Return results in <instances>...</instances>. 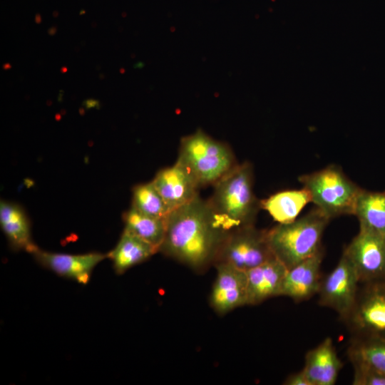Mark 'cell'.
Here are the masks:
<instances>
[{
  "instance_id": "6da1fadb",
  "label": "cell",
  "mask_w": 385,
  "mask_h": 385,
  "mask_svg": "<svg viewBox=\"0 0 385 385\" xmlns=\"http://www.w3.org/2000/svg\"><path fill=\"white\" fill-rule=\"evenodd\" d=\"M232 230L199 195L173 210L166 218L160 251L195 270L214 263Z\"/></svg>"
},
{
  "instance_id": "7a4b0ae2",
  "label": "cell",
  "mask_w": 385,
  "mask_h": 385,
  "mask_svg": "<svg viewBox=\"0 0 385 385\" xmlns=\"http://www.w3.org/2000/svg\"><path fill=\"white\" fill-rule=\"evenodd\" d=\"M253 168L245 161L237 164L213 186L207 201L231 230L252 225L261 202L253 190Z\"/></svg>"
},
{
  "instance_id": "3957f363",
  "label": "cell",
  "mask_w": 385,
  "mask_h": 385,
  "mask_svg": "<svg viewBox=\"0 0 385 385\" xmlns=\"http://www.w3.org/2000/svg\"><path fill=\"white\" fill-rule=\"evenodd\" d=\"M330 220L316 207L294 221L267 230L270 247L289 270L321 250V240Z\"/></svg>"
},
{
  "instance_id": "277c9868",
  "label": "cell",
  "mask_w": 385,
  "mask_h": 385,
  "mask_svg": "<svg viewBox=\"0 0 385 385\" xmlns=\"http://www.w3.org/2000/svg\"><path fill=\"white\" fill-rule=\"evenodd\" d=\"M177 160L192 173L200 188L213 185L238 164L227 143L200 128L181 138Z\"/></svg>"
},
{
  "instance_id": "5b68a950",
  "label": "cell",
  "mask_w": 385,
  "mask_h": 385,
  "mask_svg": "<svg viewBox=\"0 0 385 385\" xmlns=\"http://www.w3.org/2000/svg\"><path fill=\"white\" fill-rule=\"evenodd\" d=\"M299 181L306 188L315 205L329 220L353 215L359 195L363 189L352 182L336 165L302 175Z\"/></svg>"
},
{
  "instance_id": "8992f818",
  "label": "cell",
  "mask_w": 385,
  "mask_h": 385,
  "mask_svg": "<svg viewBox=\"0 0 385 385\" xmlns=\"http://www.w3.org/2000/svg\"><path fill=\"white\" fill-rule=\"evenodd\" d=\"M274 257L267 230H257L252 225L228 233L214 264L225 263L246 272Z\"/></svg>"
},
{
  "instance_id": "52a82bcc",
  "label": "cell",
  "mask_w": 385,
  "mask_h": 385,
  "mask_svg": "<svg viewBox=\"0 0 385 385\" xmlns=\"http://www.w3.org/2000/svg\"><path fill=\"white\" fill-rule=\"evenodd\" d=\"M359 281L385 280V235L359 228L344 250Z\"/></svg>"
},
{
  "instance_id": "ba28073f",
  "label": "cell",
  "mask_w": 385,
  "mask_h": 385,
  "mask_svg": "<svg viewBox=\"0 0 385 385\" xmlns=\"http://www.w3.org/2000/svg\"><path fill=\"white\" fill-rule=\"evenodd\" d=\"M359 282L354 267L343 252L335 268L320 282V304L344 318L350 316L356 302Z\"/></svg>"
},
{
  "instance_id": "9c48e42d",
  "label": "cell",
  "mask_w": 385,
  "mask_h": 385,
  "mask_svg": "<svg viewBox=\"0 0 385 385\" xmlns=\"http://www.w3.org/2000/svg\"><path fill=\"white\" fill-rule=\"evenodd\" d=\"M350 315L364 339L385 338V280L367 282Z\"/></svg>"
},
{
  "instance_id": "30bf717a",
  "label": "cell",
  "mask_w": 385,
  "mask_h": 385,
  "mask_svg": "<svg viewBox=\"0 0 385 385\" xmlns=\"http://www.w3.org/2000/svg\"><path fill=\"white\" fill-rule=\"evenodd\" d=\"M42 267L56 274L87 284L94 268L107 254L92 252L83 254L52 252L40 249L38 246L30 253Z\"/></svg>"
},
{
  "instance_id": "8fae6325",
  "label": "cell",
  "mask_w": 385,
  "mask_h": 385,
  "mask_svg": "<svg viewBox=\"0 0 385 385\" xmlns=\"http://www.w3.org/2000/svg\"><path fill=\"white\" fill-rule=\"evenodd\" d=\"M217 275L210 304L219 314L247 304V279L245 271L225 263L215 264Z\"/></svg>"
},
{
  "instance_id": "7c38bea8",
  "label": "cell",
  "mask_w": 385,
  "mask_h": 385,
  "mask_svg": "<svg viewBox=\"0 0 385 385\" xmlns=\"http://www.w3.org/2000/svg\"><path fill=\"white\" fill-rule=\"evenodd\" d=\"M152 182L171 211L192 200L200 188L192 173L178 160L160 170Z\"/></svg>"
},
{
  "instance_id": "4fadbf2b",
  "label": "cell",
  "mask_w": 385,
  "mask_h": 385,
  "mask_svg": "<svg viewBox=\"0 0 385 385\" xmlns=\"http://www.w3.org/2000/svg\"><path fill=\"white\" fill-rule=\"evenodd\" d=\"M288 269L275 257L246 271L247 304L255 305L272 297L280 296Z\"/></svg>"
},
{
  "instance_id": "5bb4252c",
  "label": "cell",
  "mask_w": 385,
  "mask_h": 385,
  "mask_svg": "<svg viewBox=\"0 0 385 385\" xmlns=\"http://www.w3.org/2000/svg\"><path fill=\"white\" fill-rule=\"evenodd\" d=\"M322 257L323 253L320 250L313 256L289 269L282 285L280 296L301 301L318 292Z\"/></svg>"
},
{
  "instance_id": "9a60e30c",
  "label": "cell",
  "mask_w": 385,
  "mask_h": 385,
  "mask_svg": "<svg viewBox=\"0 0 385 385\" xmlns=\"http://www.w3.org/2000/svg\"><path fill=\"white\" fill-rule=\"evenodd\" d=\"M342 366L332 339L327 338L307 354L302 371L311 385H333Z\"/></svg>"
},
{
  "instance_id": "2e32d148",
  "label": "cell",
  "mask_w": 385,
  "mask_h": 385,
  "mask_svg": "<svg viewBox=\"0 0 385 385\" xmlns=\"http://www.w3.org/2000/svg\"><path fill=\"white\" fill-rule=\"evenodd\" d=\"M0 225L13 250L31 253L37 247L31 238L29 217L19 204L1 200Z\"/></svg>"
},
{
  "instance_id": "e0dca14e",
  "label": "cell",
  "mask_w": 385,
  "mask_h": 385,
  "mask_svg": "<svg viewBox=\"0 0 385 385\" xmlns=\"http://www.w3.org/2000/svg\"><path fill=\"white\" fill-rule=\"evenodd\" d=\"M159 252L158 249L137 236L123 230L118 243L107 257L116 274H121Z\"/></svg>"
},
{
  "instance_id": "ac0fdd59",
  "label": "cell",
  "mask_w": 385,
  "mask_h": 385,
  "mask_svg": "<svg viewBox=\"0 0 385 385\" xmlns=\"http://www.w3.org/2000/svg\"><path fill=\"white\" fill-rule=\"evenodd\" d=\"M311 202V195L304 188L278 192L260 201L261 208L279 224L294 221L302 209Z\"/></svg>"
},
{
  "instance_id": "d6986e66",
  "label": "cell",
  "mask_w": 385,
  "mask_h": 385,
  "mask_svg": "<svg viewBox=\"0 0 385 385\" xmlns=\"http://www.w3.org/2000/svg\"><path fill=\"white\" fill-rule=\"evenodd\" d=\"M124 231L153 245L160 251L166 230V218L144 214L132 206L123 215Z\"/></svg>"
},
{
  "instance_id": "ffe728a7",
  "label": "cell",
  "mask_w": 385,
  "mask_h": 385,
  "mask_svg": "<svg viewBox=\"0 0 385 385\" xmlns=\"http://www.w3.org/2000/svg\"><path fill=\"white\" fill-rule=\"evenodd\" d=\"M359 228L385 235V190H362L355 205L354 213Z\"/></svg>"
},
{
  "instance_id": "44dd1931",
  "label": "cell",
  "mask_w": 385,
  "mask_h": 385,
  "mask_svg": "<svg viewBox=\"0 0 385 385\" xmlns=\"http://www.w3.org/2000/svg\"><path fill=\"white\" fill-rule=\"evenodd\" d=\"M131 206L144 214L164 219L171 212L152 180L133 187Z\"/></svg>"
},
{
  "instance_id": "7402d4cb",
  "label": "cell",
  "mask_w": 385,
  "mask_h": 385,
  "mask_svg": "<svg viewBox=\"0 0 385 385\" xmlns=\"http://www.w3.org/2000/svg\"><path fill=\"white\" fill-rule=\"evenodd\" d=\"M351 358L362 361L385 374V338L364 339L354 347Z\"/></svg>"
},
{
  "instance_id": "603a6c76",
  "label": "cell",
  "mask_w": 385,
  "mask_h": 385,
  "mask_svg": "<svg viewBox=\"0 0 385 385\" xmlns=\"http://www.w3.org/2000/svg\"><path fill=\"white\" fill-rule=\"evenodd\" d=\"M354 364V385H385V374L369 364L351 359Z\"/></svg>"
},
{
  "instance_id": "cb8c5ba5",
  "label": "cell",
  "mask_w": 385,
  "mask_h": 385,
  "mask_svg": "<svg viewBox=\"0 0 385 385\" xmlns=\"http://www.w3.org/2000/svg\"><path fill=\"white\" fill-rule=\"evenodd\" d=\"M284 384L287 385H311L302 370L289 376Z\"/></svg>"
},
{
  "instance_id": "d4e9b609",
  "label": "cell",
  "mask_w": 385,
  "mask_h": 385,
  "mask_svg": "<svg viewBox=\"0 0 385 385\" xmlns=\"http://www.w3.org/2000/svg\"><path fill=\"white\" fill-rule=\"evenodd\" d=\"M98 103V101L93 100V99H86L84 101L83 104L86 107L88 108L94 107Z\"/></svg>"
},
{
  "instance_id": "484cf974",
  "label": "cell",
  "mask_w": 385,
  "mask_h": 385,
  "mask_svg": "<svg viewBox=\"0 0 385 385\" xmlns=\"http://www.w3.org/2000/svg\"><path fill=\"white\" fill-rule=\"evenodd\" d=\"M56 26H51L48 30V34L50 36H53L56 34Z\"/></svg>"
},
{
  "instance_id": "4316f807",
  "label": "cell",
  "mask_w": 385,
  "mask_h": 385,
  "mask_svg": "<svg viewBox=\"0 0 385 385\" xmlns=\"http://www.w3.org/2000/svg\"><path fill=\"white\" fill-rule=\"evenodd\" d=\"M36 23L40 24L41 22V18L40 14H37L35 17Z\"/></svg>"
},
{
  "instance_id": "83f0119b",
  "label": "cell",
  "mask_w": 385,
  "mask_h": 385,
  "mask_svg": "<svg viewBox=\"0 0 385 385\" xmlns=\"http://www.w3.org/2000/svg\"><path fill=\"white\" fill-rule=\"evenodd\" d=\"M11 65H10L9 63H4V64L3 65V69H4V70H8V69L11 68Z\"/></svg>"
},
{
  "instance_id": "f1b7e54d",
  "label": "cell",
  "mask_w": 385,
  "mask_h": 385,
  "mask_svg": "<svg viewBox=\"0 0 385 385\" xmlns=\"http://www.w3.org/2000/svg\"><path fill=\"white\" fill-rule=\"evenodd\" d=\"M66 71H67V68L66 66L61 67V73H66Z\"/></svg>"
},
{
  "instance_id": "f546056e",
  "label": "cell",
  "mask_w": 385,
  "mask_h": 385,
  "mask_svg": "<svg viewBox=\"0 0 385 385\" xmlns=\"http://www.w3.org/2000/svg\"><path fill=\"white\" fill-rule=\"evenodd\" d=\"M82 13L83 14V13H85V11H82L81 12V14H82Z\"/></svg>"
}]
</instances>
